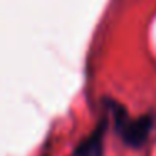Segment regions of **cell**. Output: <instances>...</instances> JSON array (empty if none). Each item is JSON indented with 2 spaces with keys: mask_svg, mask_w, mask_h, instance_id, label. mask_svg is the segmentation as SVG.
Instances as JSON below:
<instances>
[{
  "mask_svg": "<svg viewBox=\"0 0 156 156\" xmlns=\"http://www.w3.org/2000/svg\"><path fill=\"white\" fill-rule=\"evenodd\" d=\"M122 133H124V139L128 144H143L149 133V119H138L134 122H129L122 129Z\"/></svg>",
  "mask_w": 156,
  "mask_h": 156,
  "instance_id": "1",
  "label": "cell"
},
{
  "mask_svg": "<svg viewBox=\"0 0 156 156\" xmlns=\"http://www.w3.org/2000/svg\"><path fill=\"white\" fill-rule=\"evenodd\" d=\"M102 153V138L101 133H96L87 138L76 151V156H101Z\"/></svg>",
  "mask_w": 156,
  "mask_h": 156,
  "instance_id": "2",
  "label": "cell"
}]
</instances>
